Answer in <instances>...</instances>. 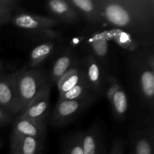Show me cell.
I'll return each instance as SVG.
<instances>
[{
  "label": "cell",
  "mask_w": 154,
  "mask_h": 154,
  "mask_svg": "<svg viewBox=\"0 0 154 154\" xmlns=\"http://www.w3.org/2000/svg\"><path fill=\"white\" fill-rule=\"evenodd\" d=\"M103 22L154 44V0H101Z\"/></svg>",
  "instance_id": "cell-1"
},
{
  "label": "cell",
  "mask_w": 154,
  "mask_h": 154,
  "mask_svg": "<svg viewBox=\"0 0 154 154\" xmlns=\"http://www.w3.org/2000/svg\"><path fill=\"white\" fill-rule=\"evenodd\" d=\"M143 51L129 53V68L134 90L140 102L148 111L154 112V72L146 63Z\"/></svg>",
  "instance_id": "cell-2"
},
{
  "label": "cell",
  "mask_w": 154,
  "mask_h": 154,
  "mask_svg": "<svg viewBox=\"0 0 154 154\" xmlns=\"http://www.w3.org/2000/svg\"><path fill=\"white\" fill-rule=\"evenodd\" d=\"M49 83L51 81L48 72L40 67L17 71L16 81L17 114H22L29 102Z\"/></svg>",
  "instance_id": "cell-3"
},
{
  "label": "cell",
  "mask_w": 154,
  "mask_h": 154,
  "mask_svg": "<svg viewBox=\"0 0 154 154\" xmlns=\"http://www.w3.org/2000/svg\"><path fill=\"white\" fill-rule=\"evenodd\" d=\"M99 97L91 93L76 100L58 101L50 117V123L54 127H65L88 109Z\"/></svg>",
  "instance_id": "cell-4"
},
{
  "label": "cell",
  "mask_w": 154,
  "mask_h": 154,
  "mask_svg": "<svg viewBox=\"0 0 154 154\" xmlns=\"http://www.w3.org/2000/svg\"><path fill=\"white\" fill-rule=\"evenodd\" d=\"M82 40H84L86 48L88 50L87 54L93 56L104 72L108 74L110 63L109 41L107 38L105 30L101 29L99 26H90L82 32Z\"/></svg>",
  "instance_id": "cell-5"
},
{
  "label": "cell",
  "mask_w": 154,
  "mask_h": 154,
  "mask_svg": "<svg viewBox=\"0 0 154 154\" xmlns=\"http://www.w3.org/2000/svg\"><path fill=\"white\" fill-rule=\"evenodd\" d=\"M129 141L131 154H153L154 112L148 111L144 124L131 129Z\"/></svg>",
  "instance_id": "cell-6"
},
{
  "label": "cell",
  "mask_w": 154,
  "mask_h": 154,
  "mask_svg": "<svg viewBox=\"0 0 154 154\" xmlns=\"http://www.w3.org/2000/svg\"><path fill=\"white\" fill-rule=\"evenodd\" d=\"M10 21L15 26L30 33L54 30V28L60 24L52 17L34 14L17 8L14 11Z\"/></svg>",
  "instance_id": "cell-7"
},
{
  "label": "cell",
  "mask_w": 154,
  "mask_h": 154,
  "mask_svg": "<svg viewBox=\"0 0 154 154\" xmlns=\"http://www.w3.org/2000/svg\"><path fill=\"white\" fill-rule=\"evenodd\" d=\"M104 96L108 99L116 120L118 121L125 120L129 109L128 98L118 78L114 75L107 76Z\"/></svg>",
  "instance_id": "cell-8"
},
{
  "label": "cell",
  "mask_w": 154,
  "mask_h": 154,
  "mask_svg": "<svg viewBox=\"0 0 154 154\" xmlns=\"http://www.w3.org/2000/svg\"><path fill=\"white\" fill-rule=\"evenodd\" d=\"M85 79L93 93L103 97L105 96V81L108 74L105 73L93 56L90 54L81 59Z\"/></svg>",
  "instance_id": "cell-9"
},
{
  "label": "cell",
  "mask_w": 154,
  "mask_h": 154,
  "mask_svg": "<svg viewBox=\"0 0 154 154\" xmlns=\"http://www.w3.org/2000/svg\"><path fill=\"white\" fill-rule=\"evenodd\" d=\"M105 32L108 41L115 42L118 46L131 54L141 52L154 47V44L150 43L121 29L111 27L105 29Z\"/></svg>",
  "instance_id": "cell-10"
},
{
  "label": "cell",
  "mask_w": 154,
  "mask_h": 154,
  "mask_svg": "<svg viewBox=\"0 0 154 154\" xmlns=\"http://www.w3.org/2000/svg\"><path fill=\"white\" fill-rule=\"evenodd\" d=\"M53 84H47L29 102L23 112V117L39 123H45L50 113V95Z\"/></svg>",
  "instance_id": "cell-11"
},
{
  "label": "cell",
  "mask_w": 154,
  "mask_h": 154,
  "mask_svg": "<svg viewBox=\"0 0 154 154\" xmlns=\"http://www.w3.org/2000/svg\"><path fill=\"white\" fill-rule=\"evenodd\" d=\"M17 77V71L0 76V107L8 111L12 117L17 114L16 103Z\"/></svg>",
  "instance_id": "cell-12"
},
{
  "label": "cell",
  "mask_w": 154,
  "mask_h": 154,
  "mask_svg": "<svg viewBox=\"0 0 154 154\" xmlns=\"http://www.w3.org/2000/svg\"><path fill=\"white\" fill-rule=\"evenodd\" d=\"M45 8L52 17L60 23L76 24L81 20L79 13L69 0H50L45 3Z\"/></svg>",
  "instance_id": "cell-13"
},
{
  "label": "cell",
  "mask_w": 154,
  "mask_h": 154,
  "mask_svg": "<svg viewBox=\"0 0 154 154\" xmlns=\"http://www.w3.org/2000/svg\"><path fill=\"white\" fill-rule=\"evenodd\" d=\"M76 53L69 48H62L60 52L54 60L51 70L48 72L50 80L53 84H57V81L66 74L74 65L79 60Z\"/></svg>",
  "instance_id": "cell-14"
},
{
  "label": "cell",
  "mask_w": 154,
  "mask_h": 154,
  "mask_svg": "<svg viewBox=\"0 0 154 154\" xmlns=\"http://www.w3.org/2000/svg\"><path fill=\"white\" fill-rule=\"evenodd\" d=\"M84 154H107L105 138L99 125L93 124L82 131Z\"/></svg>",
  "instance_id": "cell-15"
},
{
  "label": "cell",
  "mask_w": 154,
  "mask_h": 154,
  "mask_svg": "<svg viewBox=\"0 0 154 154\" xmlns=\"http://www.w3.org/2000/svg\"><path fill=\"white\" fill-rule=\"evenodd\" d=\"M69 2L90 26H98L102 23L101 0H69Z\"/></svg>",
  "instance_id": "cell-16"
},
{
  "label": "cell",
  "mask_w": 154,
  "mask_h": 154,
  "mask_svg": "<svg viewBox=\"0 0 154 154\" xmlns=\"http://www.w3.org/2000/svg\"><path fill=\"white\" fill-rule=\"evenodd\" d=\"M11 122L12 132L45 141L46 134L45 123L35 122L21 114H18L16 117L13 118Z\"/></svg>",
  "instance_id": "cell-17"
},
{
  "label": "cell",
  "mask_w": 154,
  "mask_h": 154,
  "mask_svg": "<svg viewBox=\"0 0 154 154\" xmlns=\"http://www.w3.org/2000/svg\"><path fill=\"white\" fill-rule=\"evenodd\" d=\"M44 141L32 137L12 132L10 150L15 151L18 154H42Z\"/></svg>",
  "instance_id": "cell-18"
},
{
  "label": "cell",
  "mask_w": 154,
  "mask_h": 154,
  "mask_svg": "<svg viewBox=\"0 0 154 154\" xmlns=\"http://www.w3.org/2000/svg\"><path fill=\"white\" fill-rule=\"evenodd\" d=\"M57 48V41L55 39L39 41L33 47L29 54V60L26 66L23 69H31L39 67L41 64L54 54Z\"/></svg>",
  "instance_id": "cell-19"
},
{
  "label": "cell",
  "mask_w": 154,
  "mask_h": 154,
  "mask_svg": "<svg viewBox=\"0 0 154 154\" xmlns=\"http://www.w3.org/2000/svg\"><path fill=\"white\" fill-rule=\"evenodd\" d=\"M84 78V69H83L81 59L71 68L66 74L61 77L57 82V89L59 90V96L66 93L71 89L81 82Z\"/></svg>",
  "instance_id": "cell-20"
},
{
  "label": "cell",
  "mask_w": 154,
  "mask_h": 154,
  "mask_svg": "<svg viewBox=\"0 0 154 154\" xmlns=\"http://www.w3.org/2000/svg\"><path fill=\"white\" fill-rule=\"evenodd\" d=\"M61 154H84L82 131H75L65 137L62 143Z\"/></svg>",
  "instance_id": "cell-21"
},
{
  "label": "cell",
  "mask_w": 154,
  "mask_h": 154,
  "mask_svg": "<svg viewBox=\"0 0 154 154\" xmlns=\"http://www.w3.org/2000/svg\"><path fill=\"white\" fill-rule=\"evenodd\" d=\"M93 93L90 90L88 84L84 77V79L78 83L75 87L71 89L66 93L59 96L58 101L62 100H76V99H82L88 95Z\"/></svg>",
  "instance_id": "cell-22"
},
{
  "label": "cell",
  "mask_w": 154,
  "mask_h": 154,
  "mask_svg": "<svg viewBox=\"0 0 154 154\" xmlns=\"http://www.w3.org/2000/svg\"><path fill=\"white\" fill-rule=\"evenodd\" d=\"M124 153V141L120 137H116L112 143L111 150L108 154H123Z\"/></svg>",
  "instance_id": "cell-23"
},
{
  "label": "cell",
  "mask_w": 154,
  "mask_h": 154,
  "mask_svg": "<svg viewBox=\"0 0 154 154\" xmlns=\"http://www.w3.org/2000/svg\"><path fill=\"white\" fill-rule=\"evenodd\" d=\"M14 9L12 8H0V26L5 25L11 20Z\"/></svg>",
  "instance_id": "cell-24"
},
{
  "label": "cell",
  "mask_w": 154,
  "mask_h": 154,
  "mask_svg": "<svg viewBox=\"0 0 154 154\" xmlns=\"http://www.w3.org/2000/svg\"><path fill=\"white\" fill-rule=\"evenodd\" d=\"M13 118L14 117H12L8 111L0 107V127H2L10 123Z\"/></svg>",
  "instance_id": "cell-25"
},
{
  "label": "cell",
  "mask_w": 154,
  "mask_h": 154,
  "mask_svg": "<svg viewBox=\"0 0 154 154\" xmlns=\"http://www.w3.org/2000/svg\"><path fill=\"white\" fill-rule=\"evenodd\" d=\"M18 2L17 0H0V8H16L17 7Z\"/></svg>",
  "instance_id": "cell-26"
},
{
  "label": "cell",
  "mask_w": 154,
  "mask_h": 154,
  "mask_svg": "<svg viewBox=\"0 0 154 154\" xmlns=\"http://www.w3.org/2000/svg\"><path fill=\"white\" fill-rule=\"evenodd\" d=\"M5 65L3 64L2 62L0 61V76H2V75H4V72H5Z\"/></svg>",
  "instance_id": "cell-27"
},
{
  "label": "cell",
  "mask_w": 154,
  "mask_h": 154,
  "mask_svg": "<svg viewBox=\"0 0 154 154\" xmlns=\"http://www.w3.org/2000/svg\"><path fill=\"white\" fill-rule=\"evenodd\" d=\"M10 154H18V153H16L15 151H13V150H11V153Z\"/></svg>",
  "instance_id": "cell-28"
},
{
  "label": "cell",
  "mask_w": 154,
  "mask_h": 154,
  "mask_svg": "<svg viewBox=\"0 0 154 154\" xmlns=\"http://www.w3.org/2000/svg\"><path fill=\"white\" fill-rule=\"evenodd\" d=\"M2 147V140H1V138H0V148H1Z\"/></svg>",
  "instance_id": "cell-29"
},
{
  "label": "cell",
  "mask_w": 154,
  "mask_h": 154,
  "mask_svg": "<svg viewBox=\"0 0 154 154\" xmlns=\"http://www.w3.org/2000/svg\"><path fill=\"white\" fill-rule=\"evenodd\" d=\"M129 154H131V153H129Z\"/></svg>",
  "instance_id": "cell-30"
}]
</instances>
